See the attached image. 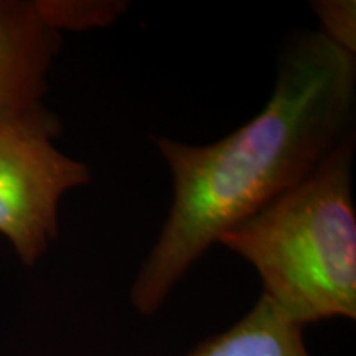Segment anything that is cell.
<instances>
[{
    "label": "cell",
    "mask_w": 356,
    "mask_h": 356,
    "mask_svg": "<svg viewBox=\"0 0 356 356\" xmlns=\"http://www.w3.org/2000/svg\"><path fill=\"white\" fill-rule=\"evenodd\" d=\"M355 132L299 185L218 239L259 274L262 296L300 327L356 317Z\"/></svg>",
    "instance_id": "7a4b0ae2"
},
{
    "label": "cell",
    "mask_w": 356,
    "mask_h": 356,
    "mask_svg": "<svg viewBox=\"0 0 356 356\" xmlns=\"http://www.w3.org/2000/svg\"><path fill=\"white\" fill-rule=\"evenodd\" d=\"M355 55L325 35L284 48L269 101L256 118L210 145L152 137L173 178L170 211L131 289L152 315L226 231L299 185L353 132Z\"/></svg>",
    "instance_id": "6da1fadb"
},
{
    "label": "cell",
    "mask_w": 356,
    "mask_h": 356,
    "mask_svg": "<svg viewBox=\"0 0 356 356\" xmlns=\"http://www.w3.org/2000/svg\"><path fill=\"white\" fill-rule=\"evenodd\" d=\"M312 10L320 20V32L337 47L355 55L356 50V3L353 0H318Z\"/></svg>",
    "instance_id": "52a82bcc"
},
{
    "label": "cell",
    "mask_w": 356,
    "mask_h": 356,
    "mask_svg": "<svg viewBox=\"0 0 356 356\" xmlns=\"http://www.w3.org/2000/svg\"><path fill=\"white\" fill-rule=\"evenodd\" d=\"M58 119L0 129V234L33 266L58 236V211L68 191L91 172L55 145Z\"/></svg>",
    "instance_id": "3957f363"
},
{
    "label": "cell",
    "mask_w": 356,
    "mask_h": 356,
    "mask_svg": "<svg viewBox=\"0 0 356 356\" xmlns=\"http://www.w3.org/2000/svg\"><path fill=\"white\" fill-rule=\"evenodd\" d=\"M40 12L58 32L88 30L113 24L126 10L124 2H89V0H37Z\"/></svg>",
    "instance_id": "8992f818"
},
{
    "label": "cell",
    "mask_w": 356,
    "mask_h": 356,
    "mask_svg": "<svg viewBox=\"0 0 356 356\" xmlns=\"http://www.w3.org/2000/svg\"><path fill=\"white\" fill-rule=\"evenodd\" d=\"M60 48L37 0H0V129L56 119L43 97Z\"/></svg>",
    "instance_id": "277c9868"
},
{
    "label": "cell",
    "mask_w": 356,
    "mask_h": 356,
    "mask_svg": "<svg viewBox=\"0 0 356 356\" xmlns=\"http://www.w3.org/2000/svg\"><path fill=\"white\" fill-rule=\"evenodd\" d=\"M186 356H312L304 327L292 322L261 296L254 307L226 332L200 343Z\"/></svg>",
    "instance_id": "5b68a950"
}]
</instances>
